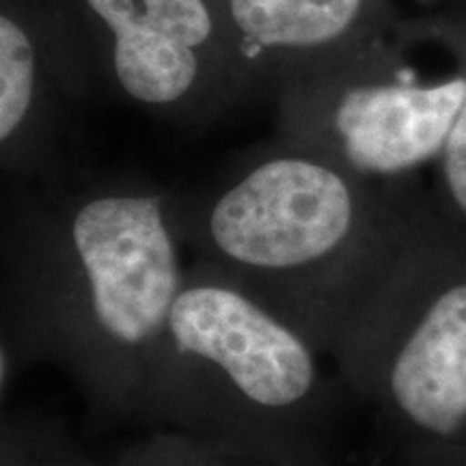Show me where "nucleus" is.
Returning <instances> with one entry per match:
<instances>
[{
	"mask_svg": "<svg viewBox=\"0 0 466 466\" xmlns=\"http://www.w3.org/2000/svg\"><path fill=\"white\" fill-rule=\"evenodd\" d=\"M326 360L275 307L190 259L137 419L266 466H333L352 398Z\"/></svg>",
	"mask_w": 466,
	"mask_h": 466,
	"instance_id": "3",
	"label": "nucleus"
},
{
	"mask_svg": "<svg viewBox=\"0 0 466 466\" xmlns=\"http://www.w3.org/2000/svg\"><path fill=\"white\" fill-rule=\"evenodd\" d=\"M279 141L367 182L421 179L466 104V3L400 17L393 31L275 96Z\"/></svg>",
	"mask_w": 466,
	"mask_h": 466,
	"instance_id": "5",
	"label": "nucleus"
},
{
	"mask_svg": "<svg viewBox=\"0 0 466 466\" xmlns=\"http://www.w3.org/2000/svg\"><path fill=\"white\" fill-rule=\"evenodd\" d=\"M428 190L434 206L466 229V104L432 167V186Z\"/></svg>",
	"mask_w": 466,
	"mask_h": 466,
	"instance_id": "11",
	"label": "nucleus"
},
{
	"mask_svg": "<svg viewBox=\"0 0 466 466\" xmlns=\"http://www.w3.org/2000/svg\"><path fill=\"white\" fill-rule=\"evenodd\" d=\"M255 100L393 31V0H212Z\"/></svg>",
	"mask_w": 466,
	"mask_h": 466,
	"instance_id": "8",
	"label": "nucleus"
},
{
	"mask_svg": "<svg viewBox=\"0 0 466 466\" xmlns=\"http://www.w3.org/2000/svg\"><path fill=\"white\" fill-rule=\"evenodd\" d=\"M330 359L400 466H466V229L428 188Z\"/></svg>",
	"mask_w": 466,
	"mask_h": 466,
	"instance_id": "4",
	"label": "nucleus"
},
{
	"mask_svg": "<svg viewBox=\"0 0 466 466\" xmlns=\"http://www.w3.org/2000/svg\"><path fill=\"white\" fill-rule=\"evenodd\" d=\"M423 190L421 179L367 182L275 138L195 188H171V214L192 259L236 279L330 357Z\"/></svg>",
	"mask_w": 466,
	"mask_h": 466,
	"instance_id": "2",
	"label": "nucleus"
},
{
	"mask_svg": "<svg viewBox=\"0 0 466 466\" xmlns=\"http://www.w3.org/2000/svg\"><path fill=\"white\" fill-rule=\"evenodd\" d=\"M417 5H421L425 11H439L447 7H456V5H464L466 0H415Z\"/></svg>",
	"mask_w": 466,
	"mask_h": 466,
	"instance_id": "12",
	"label": "nucleus"
},
{
	"mask_svg": "<svg viewBox=\"0 0 466 466\" xmlns=\"http://www.w3.org/2000/svg\"><path fill=\"white\" fill-rule=\"evenodd\" d=\"M0 466H100L58 419L3 415Z\"/></svg>",
	"mask_w": 466,
	"mask_h": 466,
	"instance_id": "9",
	"label": "nucleus"
},
{
	"mask_svg": "<svg viewBox=\"0 0 466 466\" xmlns=\"http://www.w3.org/2000/svg\"><path fill=\"white\" fill-rule=\"evenodd\" d=\"M100 96L66 0H0L3 182L48 179L74 167L67 132Z\"/></svg>",
	"mask_w": 466,
	"mask_h": 466,
	"instance_id": "7",
	"label": "nucleus"
},
{
	"mask_svg": "<svg viewBox=\"0 0 466 466\" xmlns=\"http://www.w3.org/2000/svg\"><path fill=\"white\" fill-rule=\"evenodd\" d=\"M100 96L179 130L255 102L212 0H66Z\"/></svg>",
	"mask_w": 466,
	"mask_h": 466,
	"instance_id": "6",
	"label": "nucleus"
},
{
	"mask_svg": "<svg viewBox=\"0 0 466 466\" xmlns=\"http://www.w3.org/2000/svg\"><path fill=\"white\" fill-rule=\"evenodd\" d=\"M110 466H266L231 456L190 436L154 430L147 439L132 442Z\"/></svg>",
	"mask_w": 466,
	"mask_h": 466,
	"instance_id": "10",
	"label": "nucleus"
},
{
	"mask_svg": "<svg viewBox=\"0 0 466 466\" xmlns=\"http://www.w3.org/2000/svg\"><path fill=\"white\" fill-rule=\"evenodd\" d=\"M171 188L72 167L3 182L0 354L55 365L91 415L137 419L145 376L188 264Z\"/></svg>",
	"mask_w": 466,
	"mask_h": 466,
	"instance_id": "1",
	"label": "nucleus"
}]
</instances>
